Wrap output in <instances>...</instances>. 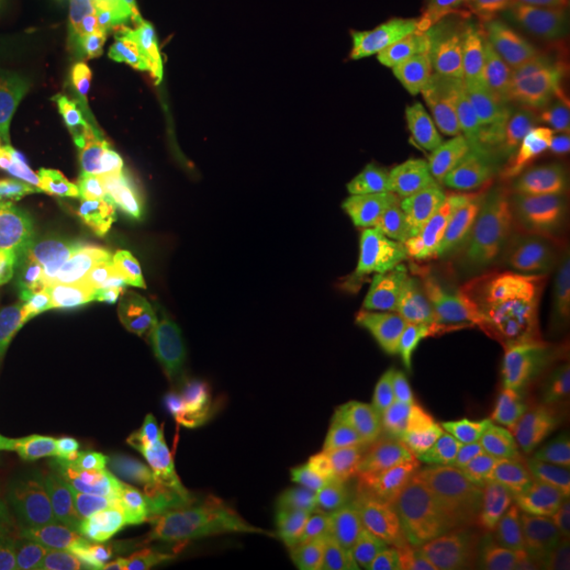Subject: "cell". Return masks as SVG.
I'll return each instance as SVG.
<instances>
[{"mask_svg": "<svg viewBox=\"0 0 570 570\" xmlns=\"http://www.w3.org/2000/svg\"><path fill=\"white\" fill-rule=\"evenodd\" d=\"M89 257L67 225L0 209V434H29V374Z\"/></svg>", "mask_w": 570, "mask_h": 570, "instance_id": "cell-1", "label": "cell"}, {"mask_svg": "<svg viewBox=\"0 0 570 570\" xmlns=\"http://www.w3.org/2000/svg\"><path fill=\"white\" fill-rule=\"evenodd\" d=\"M317 570H412L393 535L371 513L352 523L302 527Z\"/></svg>", "mask_w": 570, "mask_h": 570, "instance_id": "cell-12", "label": "cell"}, {"mask_svg": "<svg viewBox=\"0 0 570 570\" xmlns=\"http://www.w3.org/2000/svg\"><path fill=\"white\" fill-rule=\"evenodd\" d=\"M298 89V77H295V61H292V51L285 39L266 41L261 48H254L242 63L235 86H232V96L225 108L216 115V121L225 130V124L238 115H245L257 105L273 102L285 92Z\"/></svg>", "mask_w": 570, "mask_h": 570, "instance_id": "cell-14", "label": "cell"}, {"mask_svg": "<svg viewBox=\"0 0 570 570\" xmlns=\"http://www.w3.org/2000/svg\"><path fill=\"white\" fill-rule=\"evenodd\" d=\"M273 235H276L273 206L254 187H232L216 200L213 209L216 250L238 292H245L254 305L273 257Z\"/></svg>", "mask_w": 570, "mask_h": 570, "instance_id": "cell-9", "label": "cell"}, {"mask_svg": "<svg viewBox=\"0 0 570 570\" xmlns=\"http://www.w3.org/2000/svg\"><path fill=\"white\" fill-rule=\"evenodd\" d=\"M39 489V475L22 448V434H0V508L22 510Z\"/></svg>", "mask_w": 570, "mask_h": 570, "instance_id": "cell-18", "label": "cell"}, {"mask_svg": "<svg viewBox=\"0 0 570 570\" xmlns=\"http://www.w3.org/2000/svg\"><path fill=\"white\" fill-rule=\"evenodd\" d=\"M371 504V485L362 466L333 448L330 434L311 450L298 479V520L295 527H330L362 520Z\"/></svg>", "mask_w": 570, "mask_h": 570, "instance_id": "cell-10", "label": "cell"}, {"mask_svg": "<svg viewBox=\"0 0 570 570\" xmlns=\"http://www.w3.org/2000/svg\"><path fill=\"white\" fill-rule=\"evenodd\" d=\"M403 108L428 175L444 200V216L463 235L469 254H475L489 238V181L472 134L463 82L450 67L431 61L409 77Z\"/></svg>", "mask_w": 570, "mask_h": 570, "instance_id": "cell-2", "label": "cell"}, {"mask_svg": "<svg viewBox=\"0 0 570 570\" xmlns=\"http://www.w3.org/2000/svg\"><path fill=\"white\" fill-rule=\"evenodd\" d=\"M283 29H314L343 39L374 70L390 58V32L367 0H279Z\"/></svg>", "mask_w": 570, "mask_h": 570, "instance_id": "cell-13", "label": "cell"}, {"mask_svg": "<svg viewBox=\"0 0 570 570\" xmlns=\"http://www.w3.org/2000/svg\"><path fill=\"white\" fill-rule=\"evenodd\" d=\"M156 298L171 311L175 333L190 355V365L213 393L228 438H235L245 428L254 400L276 387L279 377H273L254 358L245 330L225 302L184 283L165 285Z\"/></svg>", "mask_w": 570, "mask_h": 570, "instance_id": "cell-4", "label": "cell"}, {"mask_svg": "<svg viewBox=\"0 0 570 570\" xmlns=\"http://www.w3.org/2000/svg\"><path fill=\"white\" fill-rule=\"evenodd\" d=\"M238 570H317L302 527L245 517L235 539Z\"/></svg>", "mask_w": 570, "mask_h": 570, "instance_id": "cell-15", "label": "cell"}, {"mask_svg": "<svg viewBox=\"0 0 570 570\" xmlns=\"http://www.w3.org/2000/svg\"><path fill=\"white\" fill-rule=\"evenodd\" d=\"M124 570H238L235 558L206 546L181 513L124 504L115 517Z\"/></svg>", "mask_w": 570, "mask_h": 570, "instance_id": "cell-7", "label": "cell"}, {"mask_svg": "<svg viewBox=\"0 0 570 570\" xmlns=\"http://www.w3.org/2000/svg\"><path fill=\"white\" fill-rule=\"evenodd\" d=\"M371 10L381 17L390 32V58L406 70L409 77L419 73L422 67L431 63L425 45L419 39L415 26H412V13H409L406 0H367Z\"/></svg>", "mask_w": 570, "mask_h": 570, "instance_id": "cell-17", "label": "cell"}, {"mask_svg": "<svg viewBox=\"0 0 570 570\" xmlns=\"http://www.w3.org/2000/svg\"><path fill=\"white\" fill-rule=\"evenodd\" d=\"M321 118V99L302 86L273 102L257 105L225 124V137L242 149V159L261 175L276 178L298 171L311 153V134Z\"/></svg>", "mask_w": 570, "mask_h": 570, "instance_id": "cell-6", "label": "cell"}, {"mask_svg": "<svg viewBox=\"0 0 570 570\" xmlns=\"http://www.w3.org/2000/svg\"><path fill=\"white\" fill-rule=\"evenodd\" d=\"M0 570H121L99 554L63 546V539L13 535L0 539Z\"/></svg>", "mask_w": 570, "mask_h": 570, "instance_id": "cell-16", "label": "cell"}, {"mask_svg": "<svg viewBox=\"0 0 570 570\" xmlns=\"http://www.w3.org/2000/svg\"><path fill=\"white\" fill-rule=\"evenodd\" d=\"M326 171L352 187H377L409 209L444 213L406 118L403 89L371 73L348 92L346 124L326 146Z\"/></svg>", "mask_w": 570, "mask_h": 570, "instance_id": "cell-3", "label": "cell"}, {"mask_svg": "<svg viewBox=\"0 0 570 570\" xmlns=\"http://www.w3.org/2000/svg\"><path fill=\"white\" fill-rule=\"evenodd\" d=\"M285 39L279 0H209V45L206 77L213 118L232 96L235 77L245 58L266 41Z\"/></svg>", "mask_w": 570, "mask_h": 570, "instance_id": "cell-8", "label": "cell"}, {"mask_svg": "<svg viewBox=\"0 0 570 570\" xmlns=\"http://www.w3.org/2000/svg\"><path fill=\"white\" fill-rule=\"evenodd\" d=\"M326 438L324 425L298 412V403L257 419L245 444H238V482L247 517L288 523L298 520V479L311 450Z\"/></svg>", "mask_w": 570, "mask_h": 570, "instance_id": "cell-5", "label": "cell"}, {"mask_svg": "<svg viewBox=\"0 0 570 570\" xmlns=\"http://www.w3.org/2000/svg\"><path fill=\"white\" fill-rule=\"evenodd\" d=\"M20 513L39 530L51 532L63 542L89 554H99L121 568V535L111 520H105L102 513L86 501L80 485H58V482L39 479V489Z\"/></svg>", "mask_w": 570, "mask_h": 570, "instance_id": "cell-11", "label": "cell"}]
</instances>
